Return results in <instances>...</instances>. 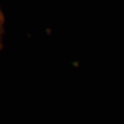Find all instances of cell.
<instances>
[{
	"instance_id": "6da1fadb",
	"label": "cell",
	"mask_w": 124,
	"mask_h": 124,
	"mask_svg": "<svg viewBox=\"0 0 124 124\" xmlns=\"http://www.w3.org/2000/svg\"><path fill=\"white\" fill-rule=\"evenodd\" d=\"M4 32V16L2 14V11L0 9V50L3 46L2 43V36Z\"/></svg>"
}]
</instances>
